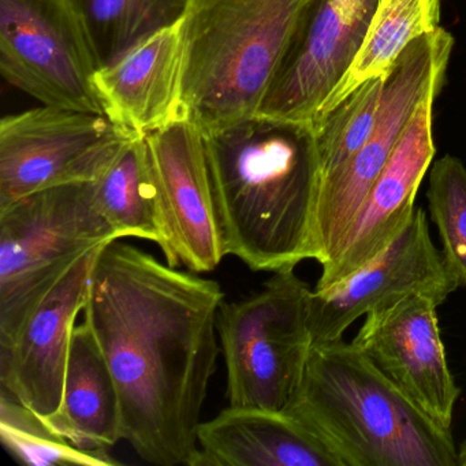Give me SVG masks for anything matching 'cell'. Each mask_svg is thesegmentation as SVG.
<instances>
[{"instance_id": "cell-18", "label": "cell", "mask_w": 466, "mask_h": 466, "mask_svg": "<svg viewBox=\"0 0 466 466\" xmlns=\"http://www.w3.org/2000/svg\"><path fill=\"white\" fill-rule=\"evenodd\" d=\"M43 419L59 435L88 451L110 452L122 441L118 389L84 320L73 329L61 405Z\"/></svg>"}, {"instance_id": "cell-7", "label": "cell", "mask_w": 466, "mask_h": 466, "mask_svg": "<svg viewBox=\"0 0 466 466\" xmlns=\"http://www.w3.org/2000/svg\"><path fill=\"white\" fill-rule=\"evenodd\" d=\"M452 45L451 35L438 26L405 48L386 75L383 103L372 135L340 170L321 182L315 222V260L320 266L337 252L417 106L431 88L443 84Z\"/></svg>"}, {"instance_id": "cell-24", "label": "cell", "mask_w": 466, "mask_h": 466, "mask_svg": "<svg viewBox=\"0 0 466 466\" xmlns=\"http://www.w3.org/2000/svg\"><path fill=\"white\" fill-rule=\"evenodd\" d=\"M427 198L444 263L458 288H466V166L451 155L436 160Z\"/></svg>"}, {"instance_id": "cell-19", "label": "cell", "mask_w": 466, "mask_h": 466, "mask_svg": "<svg viewBox=\"0 0 466 466\" xmlns=\"http://www.w3.org/2000/svg\"><path fill=\"white\" fill-rule=\"evenodd\" d=\"M92 184L95 206L119 238L146 239L160 248L157 185L146 136L130 140Z\"/></svg>"}, {"instance_id": "cell-13", "label": "cell", "mask_w": 466, "mask_h": 466, "mask_svg": "<svg viewBox=\"0 0 466 466\" xmlns=\"http://www.w3.org/2000/svg\"><path fill=\"white\" fill-rule=\"evenodd\" d=\"M458 285L431 238L424 209L416 208L397 238L372 260L324 290L313 289L312 343L343 338L346 329L376 308L408 294H431L443 304Z\"/></svg>"}, {"instance_id": "cell-1", "label": "cell", "mask_w": 466, "mask_h": 466, "mask_svg": "<svg viewBox=\"0 0 466 466\" xmlns=\"http://www.w3.org/2000/svg\"><path fill=\"white\" fill-rule=\"evenodd\" d=\"M223 301L219 283L121 239L97 253L84 321L118 389L122 441L146 462L192 466Z\"/></svg>"}, {"instance_id": "cell-10", "label": "cell", "mask_w": 466, "mask_h": 466, "mask_svg": "<svg viewBox=\"0 0 466 466\" xmlns=\"http://www.w3.org/2000/svg\"><path fill=\"white\" fill-rule=\"evenodd\" d=\"M380 0H307L258 116L312 124L361 48Z\"/></svg>"}, {"instance_id": "cell-16", "label": "cell", "mask_w": 466, "mask_h": 466, "mask_svg": "<svg viewBox=\"0 0 466 466\" xmlns=\"http://www.w3.org/2000/svg\"><path fill=\"white\" fill-rule=\"evenodd\" d=\"M192 466H345L337 452L286 410L233 406L201 422Z\"/></svg>"}, {"instance_id": "cell-5", "label": "cell", "mask_w": 466, "mask_h": 466, "mask_svg": "<svg viewBox=\"0 0 466 466\" xmlns=\"http://www.w3.org/2000/svg\"><path fill=\"white\" fill-rule=\"evenodd\" d=\"M116 239L95 206L92 182L40 190L0 208V348L81 258Z\"/></svg>"}, {"instance_id": "cell-12", "label": "cell", "mask_w": 466, "mask_h": 466, "mask_svg": "<svg viewBox=\"0 0 466 466\" xmlns=\"http://www.w3.org/2000/svg\"><path fill=\"white\" fill-rule=\"evenodd\" d=\"M438 299L413 293L365 316L351 342L410 402L451 430L461 389L447 364Z\"/></svg>"}, {"instance_id": "cell-6", "label": "cell", "mask_w": 466, "mask_h": 466, "mask_svg": "<svg viewBox=\"0 0 466 466\" xmlns=\"http://www.w3.org/2000/svg\"><path fill=\"white\" fill-rule=\"evenodd\" d=\"M313 290L294 268L274 272L258 293L223 301L218 332L228 405L285 410L312 346Z\"/></svg>"}, {"instance_id": "cell-2", "label": "cell", "mask_w": 466, "mask_h": 466, "mask_svg": "<svg viewBox=\"0 0 466 466\" xmlns=\"http://www.w3.org/2000/svg\"><path fill=\"white\" fill-rule=\"evenodd\" d=\"M204 143L226 253L256 272L315 260V127L256 114L207 133Z\"/></svg>"}, {"instance_id": "cell-8", "label": "cell", "mask_w": 466, "mask_h": 466, "mask_svg": "<svg viewBox=\"0 0 466 466\" xmlns=\"http://www.w3.org/2000/svg\"><path fill=\"white\" fill-rule=\"evenodd\" d=\"M137 136L103 114L42 106L0 121V208L51 187L94 182Z\"/></svg>"}, {"instance_id": "cell-23", "label": "cell", "mask_w": 466, "mask_h": 466, "mask_svg": "<svg viewBox=\"0 0 466 466\" xmlns=\"http://www.w3.org/2000/svg\"><path fill=\"white\" fill-rule=\"evenodd\" d=\"M384 86L386 76L368 80L334 110L313 122L321 182L340 170L372 135L383 103Z\"/></svg>"}, {"instance_id": "cell-14", "label": "cell", "mask_w": 466, "mask_h": 466, "mask_svg": "<svg viewBox=\"0 0 466 466\" xmlns=\"http://www.w3.org/2000/svg\"><path fill=\"white\" fill-rule=\"evenodd\" d=\"M441 86L417 106L386 167L376 179L343 236L337 252L321 266L315 290H324L380 255L413 217L414 201L435 157L432 106Z\"/></svg>"}, {"instance_id": "cell-22", "label": "cell", "mask_w": 466, "mask_h": 466, "mask_svg": "<svg viewBox=\"0 0 466 466\" xmlns=\"http://www.w3.org/2000/svg\"><path fill=\"white\" fill-rule=\"evenodd\" d=\"M0 439L20 463L31 466H113L110 452L88 451L59 435L42 416L0 390Z\"/></svg>"}, {"instance_id": "cell-9", "label": "cell", "mask_w": 466, "mask_h": 466, "mask_svg": "<svg viewBox=\"0 0 466 466\" xmlns=\"http://www.w3.org/2000/svg\"><path fill=\"white\" fill-rule=\"evenodd\" d=\"M0 72L43 106L105 116L96 61L69 0H0Z\"/></svg>"}, {"instance_id": "cell-3", "label": "cell", "mask_w": 466, "mask_h": 466, "mask_svg": "<svg viewBox=\"0 0 466 466\" xmlns=\"http://www.w3.org/2000/svg\"><path fill=\"white\" fill-rule=\"evenodd\" d=\"M285 410L345 466H458L451 430L420 410L343 338L312 343Z\"/></svg>"}, {"instance_id": "cell-15", "label": "cell", "mask_w": 466, "mask_h": 466, "mask_svg": "<svg viewBox=\"0 0 466 466\" xmlns=\"http://www.w3.org/2000/svg\"><path fill=\"white\" fill-rule=\"evenodd\" d=\"M100 248L81 258L40 299L12 343L0 348V390L39 416L61 405L70 340Z\"/></svg>"}, {"instance_id": "cell-25", "label": "cell", "mask_w": 466, "mask_h": 466, "mask_svg": "<svg viewBox=\"0 0 466 466\" xmlns=\"http://www.w3.org/2000/svg\"><path fill=\"white\" fill-rule=\"evenodd\" d=\"M458 466H466V441L458 449Z\"/></svg>"}, {"instance_id": "cell-21", "label": "cell", "mask_w": 466, "mask_h": 466, "mask_svg": "<svg viewBox=\"0 0 466 466\" xmlns=\"http://www.w3.org/2000/svg\"><path fill=\"white\" fill-rule=\"evenodd\" d=\"M439 17L441 0H380L353 64L315 121L334 110L361 84L386 76L413 40L438 28Z\"/></svg>"}, {"instance_id": "cell-4", "label": "cell", "mask_w": 466, "mask_h": 466, "mask_svg": "<svg viewBox=\"0 0 466 466\" xmlns=\"http://www.w3.org/2000/svg\"><path fill=\"white\" fill-rule=\"evenodd\" d=\"M307 0H190L181 108L203 135L256 116Z\"/></svg>"}, {"instance_id": "cell-11", "label": "cell", "mask_w": 466, "mask_h": 466, "mask_svg": "<svg viewBox=\"0 0 466 466\" xmlns=\"http://www.w3.org/2000/svg\"><path fill=\"white\" fill-rule=\"evenodd\" d=\"M157 185L162 249L168 266L211 272L226 253L204 135L187 118L146 136Z\"/></svg>"}, {"instance_id": "cell-17", "label": "cell", "mask_w": 466, "mask_h": 466, "mask_svg": "<svg viewBox=\"0 0 466 466\" xmlns=\"http://www.w3.org/2000/svg\"><path fill=\"white\" fill-rule=\"evenodd\" d=\"M179 24L160 32L121 61L97 70L95 75V86L105 116L132 135H151L179 116Z\"/></svg>"}, {"instance_id": "cell-20", "label": "cell", "mask_w": 466, "mask_h": 466, "mask_svg": "<svg viewBox=\"0 0 466 466\" xmlns=\"http://www.w3.org/2000/svg\"><path fill=\"white\" fill-rule=\"evenodd\" d=\"M190 0H69L105 69L185 17Z\"/></svg>"}]
</instances>
